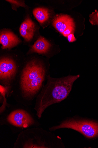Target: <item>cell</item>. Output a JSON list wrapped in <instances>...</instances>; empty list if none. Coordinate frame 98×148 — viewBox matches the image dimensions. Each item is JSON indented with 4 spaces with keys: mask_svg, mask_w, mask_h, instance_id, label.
I'll return each instance as SVG.
<instances>
[{
    "mask_svg": "<svg viewBox=\"0 0 98 148\" xmlns=\"http://www.w3.org/2000/svg\"><path fill=\"white\" fill-rule=\"evenodd\" d=\"M80 76L69 75L59 78L47 77V82L37 97L34 110L40 119L50 106L65 99L71 92L73 84Z\"/></svg>",
    "mask_w": 98,
    "mask_h": 148,
    "instance_id": "cell-1",
    "label": "cell"
},
{
    "mask_svg": "<svg viewBox=\"0 0 98 148\" xmlns=\"http://www.w3.org/2000/svg\"><path fill=\"white\" fill-rule=\"evenodd\" d=\"M46 70L37 60L29 62L24 68L20 82V94L23 99L30 101L37 97L43 88Z\"/></svg>",
    "mask_w": 98,
    "mask_h": 148,
    "instance_id": "cell-2",
    "label": "cell"
},
{
    "mask_svg": "<svg viewBox=\"0 0 98 148\" xmlns=\"http://www.w3.org/2000/svg\"><path fill=\"white\" fill-rule=\"evenodd\" d=\"M63 145L59 136L38 127L28 128L20 132L13 148H59Z\"/></svg>",
    "mask_w": 98,
    "mask_h": 148,
    "instance_id": "cell-3",
    "label": "cell"
},
{
    "mask_svg": "<svg viewBox=\"0 0 98 148\" xmlns=\"http://www.w3.org/2000/svg\"><path fill=\"white\" fill-rule=\"evenodd\" d=\"M1 115V125H7L14 133L40 125L31 110L24 107L11 108Z\"/></svg>",
    "mask_w": 98,
    "mask_h": 148,
    "instance_id": "cell-4",
    "label": "cell"
},
{
    "mask_svg": "<svg viewBox=\"0 0 98 148\" xmlns=\"http://www.w3.org/2000/svg\"><path fill=\"white\" fill-rule=\"evenodd\" d=\"M64 128L73 130L88 138L98 136V123L86 120L74 119L65 120L58 125L49 128L51 131Z\"/></svg>",
    "mask_w": 98,
    "mask_h": 148,
    "instance_id": "cell-5",
    "label": "cell"
},
{
    "mask_svg": "<svg viewBox=\"0 0 98 148\" xmlns=\"http://www.w3.org/2000/svg\"><path fill=\"white\" fill-rule=\"evenodd\" d=\"M17 68L15 62L12 59L8 58H4L1 59L0 79L3 86H10L16 75Z\"/></svg>",
    "mask_w": 98,
    "mask_h": 148,
    "instance_id": "cell-6",
    "label": "cell"
},
{
    "mask_svg": "<svg viewBox=\"0 0 98 148\" xmlns=\"http://www.w3.org/2000/svg\"><path fill=\"white\" fill-rule=\"evenodd\" d=\"M21 42L20 40L11 32L6 30L1 32L0 43L3 49L12 48Z\"/></svg>",
    "mask_w": 98,
    "mask_h": 148,
    "instance_id": "cell-7",
    "label": "cell"
},
{
    "mask_svg": "<svg viewBox=\"0 0 98 148\" xmlns=\"http://www.w3.org/2000/svg\"><path fill=\"white\" fill-rule=\"evenodd\" d=\"M53 24L54 27L61 34L70 27H75L73 19L69 16L65 15H59L53 20Z\"/></svg>",
    "mask_w": 98,
    "mask_h": 148,
    "instance_id": "cell-8",
    "label": "cell"
},
{
    "mask_svg": "<svg viewBox=\"0 0 98 148\" xmlns=\"http://www.w3.org/2000/svg\"><path fill=\"white\" fill-rule=\"evenodd\" d=\"M35 30L34 23L30 18L28 17L21 24L20 32L26 41L29 42L32 39Z\"/></svg>",
    "mask_w": 98,
    "mask_h": 148,
    "instance_id": "cell-9",
    "label": "cell"
},
{
    "mask_svg": "<svg viewBox=\"0 0 98 148\" xmlns=\"http://www.w3.org/2000/svg\"><path fill=\"white\" fill-rule=\"evenodd\" d=\"M51 45L49 42L43 37H40L32 46L31 51L39 54L47 53L49 50Z\"/></svg>",
    "mask_w": 98,
    "mask_h": 148,
    "instance_id": "cell-10",
    "label": "cell"
},
{
    "mask_svg": "<svg viewBox=\"0 0 98 148\" xmlns=\"http://www.w3.org/2000/svg\"><path fill=\"white\" fill-rule=\"evenodd\" d=\"M33 14L37 20L40 23H43L49 18V10L44 8H36L33 11Z\"/></svg>",
    "mask_w": 98,
    "mask_h": 148,
    "instance_id": "cell-11",
    "label": "cell"
},
{
    "mask_svg": "<svg viewBox=\"0 0 98 148\" xmlns=\"http://www.w3.org/2000/svg\"><path fill=\"white\" fill-rule=\"evenodd\" d=\"M10 88V86H4L1 85H0V92H1V94L3 98V103L0 108L1 115L6 110L7 107L9 105L7 103L6 96L8 93Z\"/></svg>",
    "mask_w": 98,
    "mask_h": 148,
    "instance_id": "cell-12",
    "label": "cell"
},
{
    "mask_svg": "<svg viewBox=\"0 0 98 148\" xmlns=\"http://www.w3.org/2000/svg\"><path fill=\"white\" fill-rule=\"evenodd\" d=\"M90 21L92 24H98V12L95 11L90 16Z\"/></svg>",
    "mask_w": 98,
    "mask_h": 148,
    "instance_id": "cell-13",
    "label": "cell"
},
{
    "mask_svg": "<svg viewBox=\"0 0 98 148\" xmlns=\"http://www.w3.org/2000/svg\"><path fill=\"white\" fill-rule=\"evenodd\" d=\"M6 1L10 3L13 6L12 8L13 10H15V8L16 7L20 6L24 7L26 6L24 3L20 1Z\"/></svg>",
    "mask_w": 98,
    "mask_h": 148,
    "instance_id": "cell-14",
    "label": "cell"
},
{
    "mask_svg": "<svg viewBox=\"0 0 98 148\" xmlns=\"http://www.w3.org/2000/svg\"><path fill=\"white\" fill-rule=\"evenodd\" d=\"M74 26L69 27L64 31L62 34L65 37H67L70 34H72L74 31Z\"/></svg>",
    "mask_w": 98,
    "mask_h": 148,
    "instance_id": "cell-15",
    "label": "cell"
},
{
    "mask_svg": "<svg viewBox=\"0 0 98 148\" xmlns=\"http://www.w3.org/2000/svg\"><path fill=\"white\" fill-rule=\"evenodd\" d=\"M67 37L68 41L70 42H73L75 41L76 40L73 33L70 34Z\"/></svg>",
    "mask_w": 98,
    "mask_h": 148,
    "instance_id": "cell-16",
    "label": "cell"
}]
</instances>
